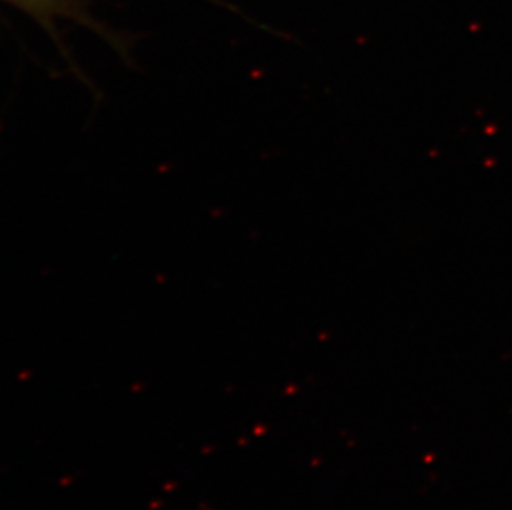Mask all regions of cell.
<instances>
[{"mask_svg":"<svg viewBox=\"0 0 512 510\" xmlns=\"http://www.w3.org/2000/svg\"><path fill=\"white\" fill-rule=\"evenodd\" d=\"M32 5V15H35L42 24L49 27L55 15L72 14L63 0H29Z\"/></svg>","mask_w":512,"mask_h":510,"instance_id":"1","label":"cell"},{"mask_svg":"<svg viewBox=\"0 0 512 510\" xmlns=\"http://www.w3.org/2000/svg\"><path fill=\"white\" fill-rule=\"evenodd\" d=\"M9 2H12V4H17L22 7V9L27 10L29 14H32V5H30L29 0H9Z\"/></svg>","mask_w":512,"mask_h":510,"instance_id":"2","label":"cell"}]
</instances>
